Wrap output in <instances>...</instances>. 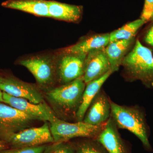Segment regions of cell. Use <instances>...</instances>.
Segmentation results:
<instances>
[{
	"label": "cell",
	"instance_id": "cell-1",
	"mask_svg": "<svg viewBox=\"0 0 153 153\" xmlns=\"http://www.w3.org/2000/svg\"><path fill=\"white\" fill-rule=\"evenodd\" d=\"M86 86L83 76L64 85L55 88L46 94L48 100L64 116L76 115L82 102Z\"/></svg>",
	"mask_w": 153,
	"mask_h": 153
},
{
	"label": "cell",
	"instance_id": "cell-2",
	"mask_svg": "<svg viewBox=\"0 0 153 153\" xmlns=\"http://www.w3.org/2000/svg\"><path fill=\"white\" fill-rule=\"evenodd\" d=\"M121 64L133 79L153 86V56L150 49L137 40L133 49L124 57Z\"/></svg>",
	"mask_w": 153,
	"mask_h": 153
},
{
	"label": "cell",
	"instance_id": "cell-3",
	"mask_svg": "<svg viewBox=\"0 0 153 153\" xmlns=\"http://www.w3.org/2000/svg\"><path fill=\"white\" fill-rule=\"evenodd\" d=\"M111 116L118 128L128 130L136 136L145 147L151 148L144 118L139 110L122 106L111 101Z\"/></svg>",
	"mask_w": 153,
	"mask_h": 153
},
{
	"label": "cell",
	"instance_id": "cell-4",
	"mask_svg": "<svg viewBox=\"0 0 153 153\" xmlns=\"http://www.w3.org/2000/svg\"><path fill=\"white\" fill-rule=\"evenodd\" d=\"M105 124L93 126L82 121L70 123L59 119L50 123V129L54 143L66 142L73 138L97 137Z\"/></svg>",
	"mask_w": 153,
	"mask_h": 153
},
{
	"label": "cell",
	"instance_id": "cell-5",
	"mask_svg": "<svg viewBox=\"0 0 153 153\" xmlns=\"http://www.w3.org/2000/svg\"><path fill=\"white\" fill-rule=\"evenodd\" d=\"M36 117L0 102V139L5 142L12 135L30 128Z\"/></svg>",
	"mask_w": 153,
	"mask_h": 153
},
{
	"label": "cell",
	"instance_id": "cell-6",
	"mask_svg": "<svg viewBox=\"0 0 153 153\" xmlns=\"http://www.w3.org/2000/svg\"><path fill=\"white\" fill-rule=\"evenodd\" d=\"M12 148L33 147L54 143L50 126L46 122L39 127L28 128L11 136L6 141Z\"/></svg>",
	"mask_w": 153,
	"mask_h": 153
},
{
	"label": "cell",
	"instance_id": "cell-7",
	"mask_svg": "<svg viewBox=\"0 0 153 153\" xmlns=\"http://www.w3.org/2000/svg\"><path fill=\"white\" fill-rule=\"evenodd\" d=\"M3 99L5 103L37 118L38 120L48 122L50 123L59 119L45 102L36 104L25 99L12 96L4 92H3Z\"/></svg>",
	"mask_w": 153,
	"mask_h": 153
},
{
	"label": "cell",
	"instance_id": "cell-8",
	"mask_svg": "<svg viewBox=\"0 0 153 153\" xmlns=\"http://www.w3.org/2000/svg\"><path fill=\"white\" fill-rule=\"evenodd\" d=\"M0 89L9 95L36 104L44 102L42 94L35 86L13 77L0 76Z\"/></svg>",
	"mask_w": 153,
	"mask_h": 153
},
{
	"label": "cell",
	"instance_id": "cell-9",
	"mask_svg": "<svg viewBox=\"0 0 153 153\" xmlns=\"http://www.w3.org/2000/svg\"><path fill=\"white\" fill-rule=\"evenodd\" d=\"M20 64L27 68L40 85H49L54 79L56 68L54 61L50 57H31L21 60Z\"/></svg>",
	"mask_w": 153,
	"mask_h": 153
},
{
	"label": "cell",
	"instance_id": "cell-10",
	"mask_svg": "<svg viewBox=\"0 0 153 153\" xmlns=\"http://www.w3.org/2000/svg\"><path fill=\"white\" fill-rule=\"evenodd\" d=\"M87 54H63L58 63V74L62 83L71 82L84 74Z\"/></svg>",
	"mask_w": 153,
	"mask_h": 153
},
{
	"label": "cell",
	"instance_id": "cell-11",
	"mask_svg": "<svg viewBox=\"0 0 153 153\" xmlns=\"http://www.w3.org/2000/svg\"><path fill=\"white\" fill-rule=\"evenodd\" d=\"M111 70L104 49H95L88 52L84 64L83 79L85 84L97 79Z\"/></svg>",
	"mask_w": 153,
	"mask_h": 153
},
{
	"label": "cell",
	"instance_id": "cell-12",
	"mask_svg": "<svg viewBox=\"0 0 153 153\" xmlns=\"http://www.w3.org/2000/svg\"><path fill=\"white\" fill-rule=\"evenodd\" d=\"M110 116V100L99 91L88 108L82 122L91 125H100L108 120Z\"/></svg>",
	"mask_w": 153,
	"mask_h": 153
},
{
	"label": "cell",
	"instance_id": "cell-13",
	"mask_svg": "<svg viewBox=\"0 0 153 153\" xmlns=\"http://www.w3.org/2000/svg\"><path fill=\"white\" fill-rule=\"evenodd\" d=\"M117 127L112 118L110 117L97 137V140L109 153H126Z\"/></svg>",
	"mask_w": 153,
	"mask_h": 153
},
{
	"label": "cell",
	"instance_id": "cell-14",
	"mask_svg": "<svg viewBox=\"0 0 153 153\" xmlns=\"http://www.w3.org/2000/svg\"><path fill=\"white\" fill-rule=\"evenodd\" d=\"M1 5L40 17H49L48 1L45 0H8Z\"/></svg>",
	"mask_w": 153,
	"mask_h": 153
},
{
	"label": "cell",
	"instance_id": "cell-15",
	"mask_svg": "<svg viewBox=\"0 0 153 153\" xmlns=\"http://www.w3.org/2000/svg\"><path fill=\"white\" fill-rule=\"evenodd\" d=\"M113 72L112 70H109L101 77L92 80L86 84L82 95V102L75 117L77 122L82 121L91 102L99 92L103 83Z\"/></svg>",
	"mask_w": 153,
	"mask_h": 153
},
{
	"label": "cell",
	"instance_id": "cell-16",
	"mask_svg": "<svg viewBox=\"0 0 153 153\" xmlns=\"http://www.w3.org/2000/svg\"><path fill=\"white\" fill-rule=\"evenodd\" d=\"M109 43V34L92 36L64 49L63 54H87L95 49H104Z\"/></svg>",
	"mask_w": 153,
	"mask_h": 153
},
{
	"label": "cell",
	"instance_id": "cell-17",
	"mask_svg": "<svg viewBox=\"0 0 153 153\" xmlns=\"http://www.w3.org/2000/svg\"><path fill=\"white\" fill-rule=\"evenodd\" d=\"M49 17L67 22L78 21L82 14L81 7L55 1H48Z\"/></svg>",
	"mask_w": 153,
	"mask_h": 153
},
{
	"label": "cell",
	"instance_id": "cell-18",
	"mask_svg": "<svg viewBox=\"0 0 153 153\" xmlns=\"http://www.w3.org/2000/svg\"><path fill=\"white\" fill-rule=\"evenodd\" d=\"M133 39L109 42L104 51L107 56L113 72L117 71Z\"/></svg>",
	"mask_w": 153,
	"mask_h": 153
},
{
	"label": "cell",
	"instance_id": "cell-19",
	"mask_svg": "<svg viewBox=\"0 0 153 153\" xmlns=\"http://www.w3.org/2000/svg\"><path fill=\"white\" fill-rule=\"evenodd\" d=\"M146 22L141 19L128 23L109 34V42L133 39L137 31Z\"/></svg>",
	"mask_w": 153,
	"mask_h": 153
},
{
	"label": "cell",
	"instance_id": "cell-20",
	"mask_svg": "<svg viewBox=\"0 0 153 153\" xmlns=\"http://www.w3.org/2000/svg\"><path fill=\"white\" fill-rule=\"evenodd\" d=\"M54 143L47 147L44 153H75L74 149L69 144L66 142Z\"/></svg>",
	"mask_w": 153,
	"mask_h": 153
},
{
	"label": "cell",
	"instance_id": "cell-21",
	"mask_svg": "<svg viewBox=\"0 0 153 153\" xmlns=\"http://www.w3.org/2000/svg\"><path fill=\"white\" fill-rule=\"evenodd\" d=\"M47 146L45 145L21 148H12L10 149H4L0 153H44Z\"/></svg>",
	"mask_w": 153,
	"mask_h": 153
},
{
	"label": "cell",
	"instance_id": "cell-22",
	"mask_svg": "<svg viewBox=\"0 0 153 153\" xmlns=\"http://www.w3.org/2000/svg\"><path fill=\"white\" fill-rule=\"evenodd\" d=\"M153 17V0H145L141 19L145 22Z\"/></svg>",
	"mask_w": 153,
	"mask_h": 153
},
{
	"label": "cell",
	"instance_id": "cell-23",
	"mask_svg": "<svg viewBox=\"0 0 153 153\" xmlns=\"http://www.w3.org/2000/svg\"><path fill=\"white\" fill-rule=\"evenodd\" d=\"M76 153H101L92 144L84 142L79 144L76 149Z\"/></svg>",
	"mask_w": 153,
	"mask_h": 153
},
{
	"label": "cell",
	"instance_id": "cell-24",
	"mask_svg": "<svg viewBox=\"0 0 153 153\" xmlns=\"http://www.w3.org/2000/svg\"><path fill=\"white\" fill-rule=\"evenodd\" d=\"M145 41L147 44L153 46V26L147 33L145 37Z\"/></svg>",
	"mask_w": 153,
	"mask_h": 153
},
{
	"label": "cell",
	"instance_id": "cell-25",
	"mask_svg": "<svg viewBox=\"0 0 153 153\" xmlns=\"http://www.w3.org/2000/svg\"><path fill=\"white\" fill-rule=\"evenodd\" d=\"M5 142L3 140H0V151L5 149Z\"/></svg>",
	"mask_w": 153,
	"mask_h": 153
},
{
	"label": "cell",
	"instance_id": "cell-26",
	"mask_svg": "<svg viewBox=\"0 0 153 153\" xmlns=\"http://www.w3.org/2000/svg\"><path fill=\"white\" fill-rule=\"evenodd\" d=\"M0 102H4L3 99V92L0 89Z\"/></svg>",
	"mask_w": 153,
	"mask_h": 153
}]
</instances>
